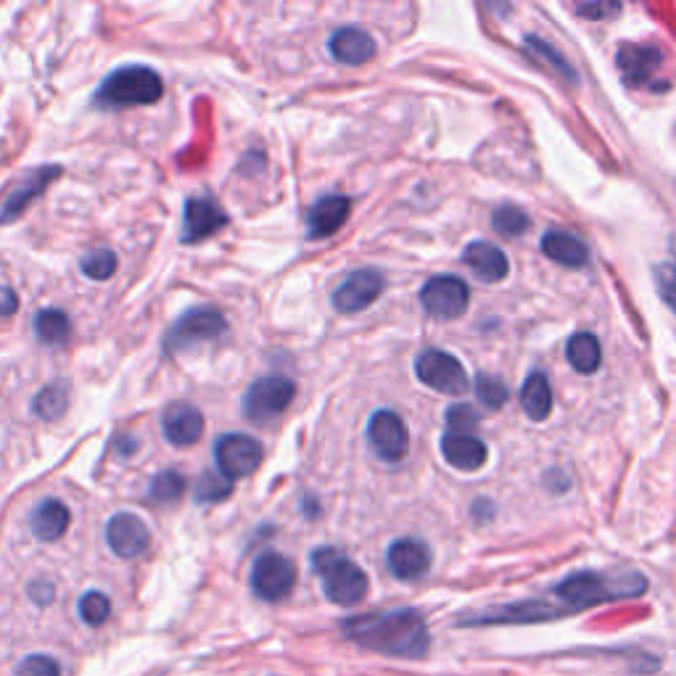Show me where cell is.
<instances>
[{
  "label": "cell",
  "instance_id": "1",
  "mask_svg": "<svg viewBox=\"0 0 676 676\" xmlns=\"http://www.w3.org/2000/svg\"><path fill=\"white\" fill-rule=\"evenodd\" d=\"M645 592H648V578L637 571H576L556 584L547 595L465 613L458 618V626L545 624V621L576 616V613L605 605V602L632 600V597Z\"/></svg>",
  "mask_w": 676,
  "mask_h": 676
},
{
  "label": "cell",
  "instance_id": "2",
  "mask_svg": "<svg viewBox=\"0 0 676 676\" xmlns=\"http://www.w3.org/2000/svg\"><path fill=\"white\" fill-rule=\"evenodd\" d=\"M341 632L359 648L392 658H407V661L425 658L431 650L429 626L416 608H394V611L352 616L341 624Z\"/></svg>",
  "mask_w": 676,
  "mask_h": 676
},
{
  "label": "cell",
  "instance_id": "3",
  "mask_svg": "<svg viewBox=\"0 0 676 676\" xmlns=\"http://www.w3.org/2000/svg\"><path fill=\"white\" fill-rule=\"evenodd\" d=\"M313 571L320 576L322 592L333 605L349 608L368 597V574L336 547H318L313 552Z\"/></svg>",
  "mask_w": 676,
  "mask_h": 676
},
{
  "label": "cell",
  "instance_id": "4",
  "mask_svg": "<svg viewBox=\"0 0 676 676\" xmlns=\"http://www.w3.org/2000/svg\"><path fill=\"white\" fill-rule=\"evenodd\" d=\"M164 95V82L149 66H122L112 72L95 90V106L101 109H127L151 106Z\"/></svg>",
  "mask_w": 676,
  "mask_h": 676
},
{
  "label": "cell",
  "instance_id": "5",
  "mask_svg": "<svg viewBox=\"0 0 676 676\" xmlns=\"http://www.w3.org/2000/svg\"><path fill=\"white\" fill-rule=\"evenodd\" d=\"M225 331H228V322H225V315L219 309L193 307L173 322V328L164 336V352L167 355H180V352L191 349V346L219 339Z\"/></svg>",
  "mask_w": 676,
  "mask_h": 676
},
{
  "label": "cell",
  "instance_id": "6",
  "mask_svg": "<svg viewBox=\"0 0 676 676\" xmlns=\"http://www.w3.org/2000/svg\"><path fill=\"white\" fill-rule=\"evenodd\" d=\"M416 375L423 386L434 388L447 397H460L471 388L465 368L455 355L444 349H429L416 359Z\"/></svg>",
  "mask_w": 676,
  "mask_h": 676
},
{
  "label": "cell",
  "instance_id": "7",
  "mask_svg": "<svg viewBox=\"0 0 676 676\" xmlns=\"http://www.w3.org/2000/svg\"><path fill=\"white\" fill-rule=\"evenodd\" d=\"M296 397V383L280 375H267V379L254 381L243 394V416L252 423H267L278 418L280 412L289 410V405Z\"/></svg>",
  "mask_w": 676,
  "mask_h": 676
},
{
  "label": "cell",
  "instance_id": "8",
  "mask_svg": "<svg viewBox=\"0 0 676 676\" xmlns=\"http://www.w3.org/2000/svg\"><path fill=\"white\" fill-rule=\"evenodd\" d=\"M296 587V565L280 552H262L252 565V589L259 600L280 602Z\"/></svg>",
  "mask_w": 676,
  "mask_h": 676
},
{
  "label": "cell",
  "instance_id": "9",
  "mask_svg": "<svg viewBox=\"0 0 676 676\" xmlns=\"http://www.w3.org/2000/svg\"><path fill=\"white\" fill-rule=\"evenodd\" d=\"M420 304H423L429 318H460V315H465L468 304H471V289L458 276H436L420 289Z\"/></svg>",
  "mask_w": 676,
  "mask_h": 676
},
{
  "label": "cell",
  "instance_id": "10",
  "mask_svg": "<svg viewBox=\"0 0 676 676\" xmlns=\"http://www.w3.org/2000/svg\"><path fill=\"white\" fill-rule=\"evenodd\" d=\"M215 460L219 473L228 481L246 479L265 460V449L254 436L248 434H225L215 444Z\"/></svg>",
  "mask_w": 676,
  "mask_h": 676
},
{
  "label": "cell",
  "instance_id": "11",
  "mask_svg": "<svg viewBox=\"0 0 676 676\" xmlns=\"http://www.w3.org/2000/svg\"><path fill=\"white\" fill-rule=\"evenodd\" d=\"M368 442L383 462H399L410 452V431L394 410H375L370 416Z\"/></svg>",
  "mask_w": 676,
  "mask_h": 676
},
{
  "label": "cell",
  "instance_id": "12",
  "mask_svg": "<svg viewBox=\"0 0 676 676\" xmlns=\"http://www.w3.org/2000/svg\"><path fill=\"white\" fill-rule=\"evenodd\" d=\"M383 289H386V278L379 270H370V267L355 270L341 280L339 289L333 291V307L341 315H357L368 309L370 304L379 302Z\"/></svg>",
  "mask_w": 676,
  "mask_h": 676
},
{
  "label": "cell",
  "instance_id": "13",
  "mask_svg": "<svg viewBox=\"0 0 676 676\" xmlns=\"http://www.w3.org/2000/svg\"><path fill=\"white\" fill-rule=\"evenodd\" d=\"M616 64L626 85L637 88L653 80L663 66V51L653 42H624L616 53Z\"/></svg>",
  "mask_w": 676,
  "mask_h": 676
},
{
  "label": "cell",
  "instance_id": "14",
  "mask_svg": "<svg viewBox=\"0 0 676 676\" xmlns=\"http://www.w3.org/2000/svg\"><path fill=\"white\" fill-rule=\"evenodd\" d=\"M431 547L425 545L423 539L416 537H401L397 541H392L386 552V565L399 582H416V578H423L431 571Z\"/></svg>",
  "mask_w": 676,
  "mask_h": 676
},
{
  "label": "cell",
  "instance_id": "15",
  "mask_svg": "<svg viewBox=\"0 0 676 676\" xmlns=\"http://www.w3.org/2000/svg\"><path fill=\"white\" fill-rule=\"evenodd\" d=\"M228 225V215L222 206L209 196H193L186 201L182 215V243H199L215 235L219 228Z\"/></svg>",
  "mask_w": 676,
  "mask_h": 676
},
{
  "label": "cell",
  "instance_id": "16",
  "mask_svg": "<svg viewBox=\"0 0 676 676\" xmlns=\"http://www.w3.org/2000/svg\"><path fill=\"white\" fill-rule=\"evenodd\" d=\"M106 541L117 558L132 560L143 556L151 545L149 526L132 513H117L106 523Z\"/></svg>",
  "mask_w": 676,
  "mask_h": 676
},
{
  "label": "cell",
  "instance_id": "17",
  "mask_svg": "<svg viewBox=\"0 0 676 676\" xmlns=\"http://www.w3.org/2000/svg\"><path fill=\"white\" fill-rule=\"evenodd\" d=\"M349 215H352L349 196L331 193V196L318 199L307 212V239L320 241V239H328V235L339 233V230L346 225V219H349Z\"/></svg>",
  "mask_w": 676,
  "mask_h": 676
},
{
  "label": "cell",
  "instance_id": "18",
  "mask_svg": "<svg viewBox=\"0 0 676 676\" xmlns=\"http://www.w3.org/2000/svg\"><path fill=\"white\" fill-rule=\"evenodd\" d=\"M164 438L175 447H191L204 436V416L193 405L178 401V405H169L164 410L162 418Z\"/></svg>",
  "mask_w": 676,
  "mask_h": 676
},
{
  "label": "cell",
  "instance_id": "19",
  "mask_svg": "<svg viewBox=\"0 0 676 676\" xmlns=\"http://www.w3.org/2000/svg\"><path fill=\"white\" fill-rule=\"evenodd\" d=\"M442 455L449 465L465 473L481 471L486 465V460H489V449H486V444L479 436L452 434V431L444 434L442 438Z\"/></svg>",
  "mask_w": 676,
  "mask_h": 676
},
{
  "label": "cell",
  "instance_id": "20",
  "mask_svg": "<svg viewBox=\"0 0 676 676\" xmlns=\"http://www.w3.org/2000/svg\"><path fill=\"white\" fill-rule=\"evenodd\" d=\"M59 178H61V167H56V164H53V167L35 169V173L29 175V178L24 180L22 186L16 188L14 193H11L9 201L3 204V209H0V222L9 225V222H14V219H20L24 215V209H27V206L33 204L35 199L42 196V193H46V188Z\"/></svg>",
  "mask_w": 676,
  "mask_h": 676
},
{
  "label": "cell",
  "instance_id": "21",
  "mask_svg": "<svg viewBox=\"0 0 676 676\" xmlns=\"http://www.w3.org/2000/svg\"><path fill=\"white\" fill-rule=\"evenodd\" d=\"M462 265L471 267L476 278L484 280V283H499L510 272V262L505 257V252L489 241H473L462 252Z\"/></svg>",
  "mask_w": 676,
  "mask_h": 676
},
{
  "label": "cell",
  "instance_id": "22",
  "mask_svg": "<svg viewBox=\"0 0 676 676\" xmlns=\"http://www.w3.org/2000/svg\"><path fill=\"white\" fill-rule=\"evenodd\" d=\"M331 56L346 66H362L375 56V40L359 27H341L328 40Z\"/></svg>",
  "mask_w": 676,
  "mask_h": 676
},
{
  "label": "cell",
  "instance_id": "23",
  "mask_svg": "<svg viewBox=\"0 0 676 676\" xmlns=\"http://www.w3.org/2000/svg\"><path fill=\"white\" fill-rule=\"evenodd\" d=\"M541 252L547 259H552L560 267H569V270H578L589 262V248L578 235L569 233V230H550V233L541 235Z\"/></svg>",
  "mask_w": 676,
  "mask_h": 676
},
{
  "label": "cell",
  "instance_id": "24",
  "mask_svg": "<svg viewBox=\"0 0 676 676\" xmlns=\"http://www.w3.org/2000/svg\"><path fill=\"white\" fill-rule=\"evenodd\" d=\"M69 521H72L69 508H66L64 502H59V499H46V502H40L38 508H35L29 526H33V534L40 541H56L66 534Z\"/></svg>",
  "mask_w": 676,
  "mask_h": 676
},
{
  "label": "cell",
  "instance_id": "25",
  "mask_svg": "<svg viewBox=\"0 0 676 676\" xmlns=\"http://www.w3.org/2000/svg\"><path fill=\"white\" fill-rule=\"evenodd\" d=\"M552 405H556V401H552V386L550 381H547V375L545 373L528 375L521 386L523 412L532 420H537V423H541V420L550 418Z\"/></svg>",
  "mask_w": 676,
  "mask_h": 676
},
{
  "label": "cell",
  "instance_id": "26",
  "mask_svg": "<svg viewBox=\"0 0 676 676\" xmlns=\"http://www.w3.org/2000/svg\"><path fill=\"white\" fill-rule=\"evenodd\" d=\"M565 357H569L571 368H574L576 373H582V375L597 373L602 365L600 339L589 331L574 333V336L569 339V346H565Z\"/></svg>",
  "mask_w": 676,
  "mask_h": 676
},
{
  "label": "cell",
  "instance_id": "27",
  "mask_svg": "<svg viewBox=\"0 0 676 676\" xmlns=\"http://www.w3.org/2000/svg\"><path fill=\"white\" fill-rule=\"evenodd\" d=\"M33 328H35V336L48 346L66 344V339H69V333H72L69 318H66L61 309H42V313L35 315Z\"/></svg>",
  "mask_w": 676,
  "mask_h": 676
},
{
  "label": "cell",
  "instance_id": "28",
  "mask_svg": "<svg viewBox=\"0 0 676 676\" xmlns=\"http://www.w3.org/2000/svg\"><path fill=\"white\" fill-rule=\"evenodd\" d=\"M653 280L658 294L676 315V235L668 243V257L653 267Z\"/></svg>",
  "mask_w": 676,
  "mask_h": 676
},
{
  "label": "cell",
  "instance_id": "29",
  "mask_svg": "<svg viewBox=\"0 0 676 676\" xmlns=\"http://www.w3.org/2000/svg\"><path fill=\"white\" fill-rule=\"evenodd\" d=\"M526 51L532 53V56H537L539 64L550 66V69L556 72L558 77H563V80H569V82H576V72L571 69L569 61L560 56V53L547 40L537 38V35H528V38H526Z\"/></svg>",
  "mask_w": 676,
  "mask_h": 676
},
{
  "label": "cell",
  "instance_id": "30",
  "mask_svg": "<svg viewBox=\"0 0 676 676\" xmlns=\"http://www.w3.org/2000/svg\"><path fill=\"white\" fill-rule=\"evenodd\" d=\"M492 228H495L499 235H505V239H518V235H523L532 228V219H528L526 212L518 209V206L502 204L497 206L495 215H492Z\"/></svg>",
  "mask_w": 676,
  "mask_h": 676
},
{
  "label": "cell",
  "instance_id": "31",
  "mask_svg": "<svg viewBox=\"0 0 676 676\" xmlns=\"http://www.w3.org/2000/svg\"><path fill=\"white\" fill-rule=\"evenodd\" d=\"M66 399H69L66 397V388L61 383H51L33 399V416L40 420H59L66 410Z\"/></svg>",
  "mask_w": 676,
  "mask_h": 676
},
{
  "label": "cell",
  "instance_id": "32",
  "mask_svg": "<svg viewBox=\"0 0 676 676\" xmlns=\"http://www.w3.org/2000/svg\"><path fill=\"white\" fill-rule=\"evenodd\" d=\"M473 388H476V397L481 405H486L489 410H502L510 399V388L489 373H479Z\"/></svg>",
  "mask_w": 676,
  "mask_h": 676
},
{
  "label": "cell",
  "instance_id": "33",
  "mask_svg": "<svg viewBox=\"0 0 676 676\" xmlns=\"http://www.w3.org/2000/svg\"><path fill=\"white\" fill-rule=\"evenodd\" d=\"M186 486H188L186 479H182L178 471H164L151 481L149 497L154 499V502H175V499L186 492Z\"/></svg>",
  "mask_w": 676,
  "mask_h": 676
},
{
  "label": "cell",
  "instance_id": "34",
  "mask_svg": "<svg viewBox=\"0 0 676 676\" xmlns=\"http://www.w3.org/2000/svg\"><path fill=\"white\" fill-rule=\"evenodd\" d=\"M80 270L90 280H109L117 272V254L109 252V248H95L80 262Z\"/></svg>",
  "mask_w": 676,
  "mask_h": 676
},
{
  "label": "cell",
  "instance_id": "35",
  "mask_svg": "<svg viewBox=\"0 0 676 676\" xmlns=\"http://www.w3.org/2000/svg\"><path fill=\"white\" fill-rule=\"evenodd\" d=\"M233 492V481L225 476H215V473H201V479L193 486V495L199 502H222Z\"/></svg>",
  "mask_w": 676,
  "mask_h": 676
},
{
  "label": "cell",
  "instance_id": "36",
  "mask_svg": "<svg viewBox=\"0 0 676 676\" xmlns=\"http://www.w3.org/2000/svg\"><path fill=\"white\" fill-rule=\"evenodd\" d=\"M112 616V602L103 592H85L80 597V618L90 626H101L103 621Z\"/></svg>",
  "mask_w": 676,
  "mask_h": 676
},
{
  "label": "cell",
  "instance_id": "37",
  "mask_svg": "<svg viewBox=\"0 0 676 676\" xmlns=\"http://www.w3.org/2000/svg\"><path fill=\"white\" fill-rule=\"evenodd\" d=\"M14 676H61V666L51 655H27L16 666Z\"/></svg>",
  "mask_w": 676,
  "mask_h": 676
},
{
  "label": "cell",
  "instance_id": "38",
  "mask_svg": "<svg viewBox=\"0 0 676 676\" xmlns=\"http://www.w3.org/2000/svg\"><path fill=\"white\" fill-rule=\"evenodd\" d=\"M479 420L481 418H479L476 407H471V405H452L447 410V423L452 434H468L471 429H476Z\"/></svg>",
  "mask_w": 676,
  "mask_h": 676
},
{
  "label": "cell",
  "instance_id": "39",
  "mask_svg": "<svg viewBox=\"0 0 676 676\" xmlns=\"http://www.w3.org/2000/svg\"><path fill=\"white\" fill-rule=\"evenodd\" d=\"M621 11V3H584L576 5V14L587 16V20H608V16H616Z\"/></svg>",
  "mask_w": 676,
  "mask_h": 676
},
{
  "label": "cell",
  "instance_id": "40",
  "mask_svg": "<svg viewBox=\"0 0 676 676\" xmlns=\"http://www.w3.org/2000/svg\"><path fill=\"white\" fill-rule=\"evenodd\" d=\"M16 309H20V298H16L14 291L0 285V318H11Z\"/></svg>",
  "mask_w": 676,
  "mask_h": 676
}]
</instances>
